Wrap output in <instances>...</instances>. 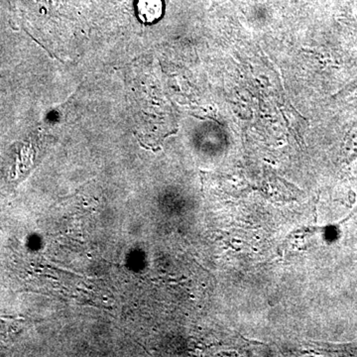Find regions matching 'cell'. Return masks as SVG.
Masks as SVG:
<instances>
[{
  "mask_svg": "<svg viewBox=\"0 0 357 357\" xmlns=\"http://www.w3.org/2000/svg\"><path fill=\"white\" fill-rule=\"evenodd\" d=\"M140 10L142 15L150 20H155L161 13V1L160 0H141Z\"/></svg>",
  "mask_w": 357,
  "mask_h": 357,
  "instance_id": "6da1fadb",
  "label": "cell"
}]
</instances>
